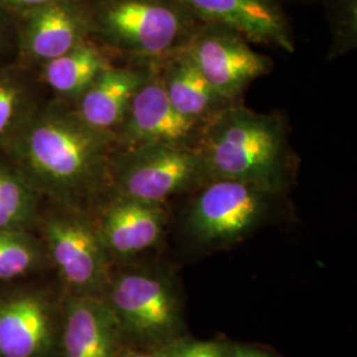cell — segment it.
<instances>
[{"label":"cell","instance_id":"9","mask_svg":"<svg viewBox=\"0 0 357 357\" xmlns=\"http://www.w3.org/2000/svg\"><path fill=\"white\" fill-rule=\"evenodd\" d=\"M185 50L217 93L236 103L246 88L270 70L268 57L255 52L249 40L228 26L204 23Z\"/></svg>","mask_w":357,"mask_h":357},{"label":"cell","instance_id":"12","mask_svg":"<svg viewBox=\"0 0 357 357\" xmlns=\"http://www.w3.org/2000/svg\"><path fill=\"white\" fill-rule=\"evenodd\" d=\"M112 261L130 259L160 243L166 229L165 204L109 196L93 215Z\"/></svg>","mask_w":357,"mask_h":357},{"label":"cell","instance_id":"20","mask_svg":"<svg viewBox=\"0 0 357 357\" xmlns=\"http://www.w3.org/2000/svg\"><path fill=\"white\" fill-rule=\"evenodd\" d=\"M48 262L43 240L32 230H0V282L28 277Z\"/></svg>","mask_w":357,"mask_h":357},{"label":"cell","instance_id":"3","mask_svg":"<svg viewBox=\"0 0 357 357\" xmlns=\"http://www.w3.org/2000/svg\"><path fill=\"white\" fill-rule=\"evenodd\" d=\"M90 38L132 57L163 60L185 48L204 23L181 0H85Z\"/></svg>","mask_w":357,"mask_h":357},{"label":"cell","instance_id":"21","mask_svg":"<svg viewBox=\"0 0 357 357\" xmlns=\"http://www.w3.org/2000/svg\"><path fill=\"white\" fill-rule=\"evenodd\" d=\"M330 7L333 43L339 48L355 45L357 31V0H327Z\"/></svg>","mask_w":357,"mask_h":357},{"label":"cell","instance_id":"11","mask_svg":"<svg viewBox=\"0 0 357 357\" xmlns=\"http://www.w3.org/2000/svg\"><path fill=\"white\" fill-rule=\"evenodd\" d=\"M204 126L178 114L171 105L158 72L143 84L114 132L118 150L147 144H195Z\"/></svg>","mask_w":357,"mask_h":357},{"label":"cell","instance_id":"10","mask_svg":"<svg viewBox=\"0 0 357 357\" xmlns=\"http://www.w3.org/2000/svg\"><path fill=\"white\" fill-rule=\"evenodd\" d=\"M16 61L38 70L90 38L85 0H57L13 15Z\"/></svg>","mask_w":357,"mask_h":357},{"label":"cell","instance_id":"13","mask_svg":"<svg viewBox=\"0 0 357 357\" xmlns=\"http://www.w3.org/2000/svg\"><path fill=\"white\" fill-rule=\"evenodd\" d=\"M203 23L228 26L249 41L295 51L280 0H181Z\"/></svg>","mask_w":357,"mask_h":357},{"label":"cell","instance_id":"18","mask_svg":"<svg viewBox=\"0 0 357 357\" xmlns=\"http://www.w3.org/2000/svg\"><path fill=\"white\" fill-rule=\"evenodd\" d=\"M38 70L24 65H0V153L43 102Z\"/></svg>","mask_w":357,"mask_h":357},{"label":"cell","instance_id":"14","mask_svg":"<svg viewBox=\"0 0 357 357\" xmlns=\"http://www.w3.org/2000/svg\"><path fill=\"white\" fill-rule=\"evenodd\" d=\"M123 340L103 298L64 295L59 357H118Z\"/></svg>","mask_w":357,"mask_h":357},{"label":"cell","instance_id":"25","mask_svg":"<svg viewBox=\"0 0 357 357\" xmlns=\"http://www.w3.org/2000/svg\"><path fill=\"white\" fill-rule=\"evenodd\" d=\"M118 357H169L168 347L162 348H141L123 344Z\"/></svg>","mask_w":357,"mask_h":357},{"label":"cell","instance_id":"24","mask_svg":"<svg viewBox=\"0 0 357 357\" xmlns=\"http://www.w3.org/2000/svg\"><path fill=\"white\" fill-rule=\"evenodd\" d=\"M52 1H57V0H0V8H3L4 11L11 13L13 16L17 13L33 10L40 6L48 4Z\"/></svg>","mask_w":357,"mask_h":357},{"label":"cell","instance_id":"4","mask_svg":"<svg viewBox=\"0 0 357 357\" xmlns=\"http://www.w3.org/2000/svg\"><path fill=\"white\" fill-rule=\"evenodd\" d=\"M123 344L168 347L181 337V302L172 277L156 268L113 270L102 296Z\"/></svg>","mask_w":357,"mask_h":357},{"label":"cell","instance_id":"22","mask_svg":"<svg viewBox=\"0 0 357 357\" xmlns=\"http://www.w3.org/2000/svg\"><path fill=\"white\" fill-rule=\"evenodd\" d=\"M229 343L180 337L168 345L169 357H227Z\"/></svg>","mask_w":357,"mask_h":357},{"label":"cell","instance_id":"15","mask_svg":"<svg viewBox=\"0 0 357 357\" xmlns=\"http://www.w3.org/2000/svg\"><path fill=\"white\" fill-rule=\"evenodd\" d=\"M153 68H105L75 102L77 115L91 128L114 135L137 91L153 73Z\"/></svg>","mask_w":357,"mask_h":357},{"label":"cell","instance_id":"26","mask_svg":"<svg viewBox=\"0 0 357 357\" xmlns=\"http://www.w3.org/2000/svg\"><path fill=\"white\" fill-rule=\"evenodd\" d=\"M227 357H274L268 352L250 345L229 344Z\"/></svg>","mask_w":357,"mask_h":357},{"label":"cell","instance_id":"2","mask_svg":"<svg viewBox=\"0 0 357 357\" xmlns=\"http://www.w3.org/2000/svg\"><path fill=\"white\" fill-rule=\"evenodd\" d=\"M195 144L206 183L236 180L275 195L289 185L293 155L280 115L259 114L233 103L205 123Z\"/></svg>","mask_w":357,"mask_h":357},{"label":"cell","instance_id":"8","mask_svg":"<svg viewBox=\"0 0 357 357\" xmlns=\"http://www.w3.org/2000/svg\"><path fill=\"white\" fill-rule=\"evenodd\" d=\"M61 306L41 286L0 290V357H59Z\"/></svg>","mask_w":357,"mask_h":357},{"label":"cell","instance_id":"7","mask_svg":"<svg viewBox=\"0 0 357 357\" xmlns=\"http://www.w3.org/2000/svg\"><path fill=\"white\" fill-rule=\"evenodd\" d=\"M278 195L236 180H212L199 188L187 213V229L196 243L221 248L261 227Z\"/></svg>","mask_w":357,"mask_h":357},{"label":"cell","instance_id":"19","mask_svg":"<svg viewBox=\"0 0 357 357\" xmlns=\"http://www.w3.org/2000/svg\"><path fill=\"white\" fill-rule=\"evenodd\" d=\"M41 197L0 153V230L38 228Z\"/></svg>","mask_w":357,"mask_h":357},{"label":"cell","instance_id":"5","mask_svg":"<svg viewBox=\"0 0 357 357\" xmlns=\"http://www.w3.org/2000/svg\"><path fill=\"white\" fill-rule=\"evenodd\" d=\"M38 228L48 259L56 268L64 295L102 298L112 275V258L93 215L53 205L41 213Z\"/></svg>","mask_w":357,"mask_h":357},{"label":"cell","instance_id":"6","mask_svg":"<svg viewBox=\"0 0 357 357\" xmlns=\"http://www.w3.org/2000/svg\"><path fill=\"white\" fill-rule=\"evenodd\" d=\"M206 183L196 144L156 143L116 150L110 169V195L165 204L178 193Z\"/></svg>","mask_w":357,"mask_h":357},{"label":"cell","instance_id":"17","mask_svg":"<svg viewBox=\"0 0 357 357\" xmlns=\"http://www.w3.org/2000/svg\"><path fill=\"white\" fill-rule=\"evenodd\" d=\"M109 65L102 47L89 38L75 50L41 65L38 78L59 100L73 103Z\"/></svg>","mask_w":357,"mask_h":357},{"label":"cell","instance_id":"23","mask_svg":"<svg viewBox=\"0 0 357 357\" xmlns=\"http://www.w3.org/2000/svg\"><path fill=\"white\" fill-rule=\"evenodd\" d=\"M16 56V31L11 13L0 8V65L7 64L6 57Z\"/></svg>","mask_w":357,"mask_h":357},{"label":"cell","instance_id":"16","mask_svg":"<svg viewBox=\"0 0 357 357\" xmlns=\"http://www.w3.org/2000/svg\"><path fill=\"white\" fill-rule=\"evenodd\" d=\"M158 76L178 114L204 126L233 103L224 100L208 82L185 48L167 56Z\"/></svg>","mask_w":357,"mask_h":357},{"label":"cell","instance_id":"1","mask_svg":"<svg viewBox=\"0 0 357 357\" xmlns=\"http://www.w3.org/2000/svg\"><path fill=\"white\" fill-rule=\"evenodd\" d=\"M115 137L91 128L72 103H40L1 155L43 199L91 213L110 195Z\"/></svg>","mask_w":357,"mask_h":357}]
</instances>
